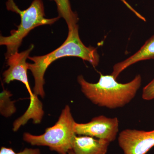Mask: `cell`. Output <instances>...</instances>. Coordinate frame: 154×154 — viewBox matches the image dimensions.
<instances>
[{
    "instance_id": "4",
    "label": "cell",
    "mask_w": 154,
    "mask_h": 154,
    "mask_svg": "<svg viewBox=\"0 0 154 154\" xmlns=\"http://www.w3.org/2000/svg\"><path fill=\"white\" fill-rule=\"evenodd\" d=\"M75 122L69 106L66 105L54 125L46 128L44 134L35 135L25 133L23 140L31 145L45 146L59 154H68L72 149L73 142L76 135L74 131Z\"/></svg>"
},
{
    "instance_id": "1",
    "label": "cell",
    "mask_w": 154,
    "mask_h": 154,
    "mask_svg": "<svg viewBox=\"0 0 154 154\" xmlns=\"http://www.w3.org/2000/svg\"><path fill=\"white\" fill-rule=\"evenodd\" d=\"M70 56L79 57L90 63L94 67L97 66L100 60L96 48L91 46L87 47L80 39L78 25L69 29L66 39L57 49L46 55L28 57L33 62L28 63V69L34 77L33 93L35 95L44 98V75L51 64L58 59Z\"/></svg>"
},
{
    "instance_id": "9",
    "label": "cell",
    "mask_w": 154,
    "mask_h": 154,
    "mask_svg": "<svg viewBox=\"0 0 154 154\" xmlns=\"http://www.w3.org/2000/svg\"><path fill=\"white\" fill-rule=\"evenodd\" d=\"M148 60H154V35L149 38L136 53L114 65L111 75L116 79L122 72L128 67L138 62Z\"/></svg>"
},
{
    "instance_id": "6",
    "label": "cell",
    "mask_w": 154,
    "mask_h": 154,
    "mask_svg": "<svg viewBox=\"0 0 154 154\" xmlns=\"http://www.w3.org/2000/svg\"><path fill=\"white\" fill-rule=\"evenodd\" d=\"M119 121L117 117L108 118L103 115L94 117L86 123L75 122L76 134L88 136L110 143L115 140L119 132Z\"/></svg>"
},
{
    "instance_id": "3",
    "label": "cell",
    "mask_w": 154,
    "mask_h": 154,
    "mask_svg": "<svg viewBox=\"0 0 154 154\" xmlns=\"http://www.w3.org/2000/svg\"><path fill=\"white\" fill-rule=\"evenodd\" d=\"M6 6L8 10L19 14L21 18L17 30H11L9 36H1L0 44L7 47L6 59L18 52L23 38L31 30L41 25H52L61 18L59 16L51 19L45 18L42 0H33L30 7L23 11L19 9L14 0H8Z\"/></svg>"
},
{
    "instance_id": "10",
    "label": "cell",
    "mask_w": 154,
    "mask_h": 154,
    "mask_svg": "<svg viewBox=\"0 0 154 154\" xmlns=\"http://www.w3.org/2000/svg\"><path fill=\"white\" fill-rule=\"evenodd\" d=\"M56 4L59 16L65 20L69 29L77 26L79 21L78 14L72 11L69 0H49Z\"/></svg>"
},
{
    "instance_id": "14",
    "label": "cell",
    "mask_w": 154,
    "mask_h": 154,
    "mask_svg": "<svg viewBox=\"0 0 154 154\" xmlns=\"http://www.w3.org/2000/svg\"><path fill=\"white\" fill-rule=\"evenodd\" d=\"M120 1H121L123 4H125V6H126L130 10H131V11H132L133 13L135 15L138 17V18H139V19H140L141 20H143L144 22H146V18H144L143 16H142L141 14H140L138 12H137V11H136L135 9H134L132 7H131V6L126 1H125V0H120Z\"/></svg>"
},
{
    "instance_id": "11",
    "label": "cell",
    "mask_w": 154,
    "mask_h": 154,
    "mask_svg": "<svg viewBox=\"0 0 154 154\" xmlns=\"http://www.w3.org/2000/svg\"><path fill=\"white\" fill-rule=\"evenodd\" d=\"M12 96L10 91L5 89L1 93L0 113L4 117H10L17 111L14 102L11 101L10 99Z\"/></svg>"
},
{
    "instance_id": "5",
    "label": "cell",
    "mask_w": 154,
    "mask_h": 154,
    "mask_svg": "<svg viewBox=\"0 0 154 154\" xmlns=\"http://www.w3.org/2000/svg\"><path fill=\"white\" fill-rule=\"evenodd\" d=\"M33 48L34 45H32L25 51L15 53L7 58V64L9 68L3 73V76L4 82L7 84L17 80L25 85L30 94V103L26 112L21 116V119L25 122L32 119L33 123L38 124L41 122L44 115L43 105L38 99V96L31 91L27 75V71L29 69L28 63L26 62Z\"/></svg>"
},
{
    "instance_id": "7",
    "label": "cell",
    "mask_w": 154,
    "mask_h": 154,
    "mask_svg": "<svg viewBox=\"0 0 154 154\" xmlns=\"http://www.w3.org/2000/svg\"><path fill=\"white\" fill-rule=\"evenodd\" d=\"M119 145L124 154H146L154 146V129H126L119 134Z\"/></svg>"
},
{
    "instance_id": "2",
    "label": "cell",
    "mask_w": 154,
    "mask_h": 154,
    "mask_svg": "<svg viewBox=\"0 0 154 154\" xmlns=\"http://www.w3.org/2000/svg\"><path fill=\"white\" fill-rule=\"evenodd\" d=\"M77 81L83 94L93 104L114 109L123 107L131 102L140 88L142 79L138 75L129 82L121 84L112 75L100 73L97 83L88 82L82 75L78 76Z\"/></svg>"
},
{
    "instance_id": "13",
    "label": "cell",
    "mask_w": 154,
    "mask_h": 154,
    "mask_svg": "<svg viewBox=\"0 0 154 154\" xmlns=\"http://www.w3.org/2000/svg\"><path fill=\"white\" fill-rule=\"evenodd\" d=\"M142 97L147 101L154 99V79L143 88Z\"/></svg>"
},
{
    "instance_id": "15",
    "label": "cell",
    "mask_w": 154,
    "mask_h": 154,
    "mask_svg": "<svg viewBox=\"0 0 154 154\" xmlns=\"http://www.w3.org/2000/svg\"><path fill=\"white\" fill-rule=\"evenodd\" d=\"M68 154H76L73 151L72 149L70 150L68 152Z\"/></svg>"
},
{
    "instance_id": "12",
    "label": "cell",
    "mask_w": 154,
    "mask_h": 154,
    "mask_svg": "<svg viewBox=\"0 0 154 154\" xmlns=\"http://www.w3.org/2000/svg\"><path fill=\"white\" fill-rule=\"evenodd\" d=\"M0 154H41V152L38 149L26 148L22 151L17 153L12 149L2 147L0 150Z\"/></svg>"
},
{
    "instance_id": "8",
    "label": "cell",
    "mask_w": 154,
    "mask_h": 154,
    "mask_svg": "<svg viewBox=\"0 0 154 154\" xmlns=\"http://www.w3.org/2000/svg\"><path fill=\"white\" fill-rule=\"evenodd\" d=\"M110 143L88 136L76 135L72 149L76 154H106Z\"/></svg>"
}]
</instances>
